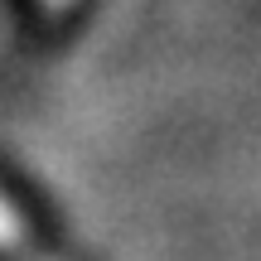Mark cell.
<instances>
[{
  "instance_id": "2",
  "label": "cell",
  "mask_w": 261,
  "mask_h": 261,
  "mask_svg": "<svg viewBox=\"0 0 261 261\" xmlns=\"http://www.w3.org/2000/svg\"><path fill=\"white\" fill-rule=\"evenodd\" d=\"M48 5H63V0H48Z\"/></svg>"
},
{
  "instance_id": "1",
  "label": "cell",
  "mask_w": 261,
  "mask_h": 261,
  "mask_svg": "<svg viewBox=\"0 0 261 261\" xmlns=\"http://www.w3.org/2000/svg\"><path fill=\"white\" fill-rule=\"evenodd\" d=\"M0 261H58L54 252H44V247L34 242L29 223L19 218V208L10 203L5 194H0Z\"/></svg>"
}]
</instances>
